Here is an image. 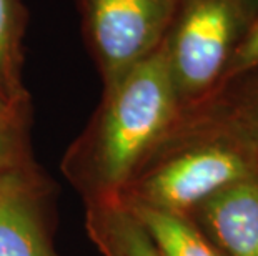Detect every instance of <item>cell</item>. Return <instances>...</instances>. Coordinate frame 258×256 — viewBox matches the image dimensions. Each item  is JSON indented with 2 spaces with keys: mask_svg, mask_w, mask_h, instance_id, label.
I'll list each match as a JSON object with an SVG mask.
<instances>
[{
  "mask_svg": "<svg viewBox=\"0 0 258 256\" xmlns=\"http://www.w3.org/2000/svg\"><path fill=\"white\" fill-rule=\"evenodd\" d=\"M258 67V10L248 32L233 53L232 62L228 65L227 75H238Z\"/></svg>",
  "mask_w": 258,
  "mask_h": 256,
  "instance_id": "cell-11",
  "label": "cell"
},
{
  "mask_svg": "<svg viewBox=\"0 0 258 256\" xmlns=\"http://www.w3.org/2000/svg\"><path fill=\"white\" fill-rule=\"evenodd\" d=\"M85 226L100 256H162L120 197L89 201Z\"/></svg>",
  "mask_w": 258,
  "mask_h": 256,
  "instance_id": "cell-7",
  "label": "cell"
},
{
  "mask_svg": "<svg viewBox=\"0 0 258 256\" xmlns=\"http://www.w3.org/2000/svg\"><path fill=\"white\" fill-rule=\"evenodd\" d=\"M178 0H80L84 34L108 87L162 47Z\"/></svg>",
  "mask_w": 258,
  "mask_h": 256,
  "instance_id": "cell-4",
  "label": "cell"
},
{
  "mask_svg": "<svg viewBox=\"0 0 258 256\" xmlns=\"http://www.w3.org/2000/svg\"><path fill=\"white\" fill-rule=\"evenodd\" d=\"M123 200V198H122ZM162 256H225L188 216L123 200Z\"/></svg>",
  "mask_w": 258,
  "mask_h": 256,
  "instance_id": "cell-8",
  "label": "cell"
},
{
  "mask_svg": "<svg viewBox=\"0 0 258 256\" xmlns=\"http://www.w3.org/2000/svg\"><path fill=\"white\" fill-rule=\"evenodd\" d=\"M256 10L258 0H178L162 45L182 108L227 75Z\"/></svg>",
  "mask_w": 258,
  "mask_h": 256,
  "instance_id": "cell-2",
  "label": "cell"
},
{
  "mask_svg": "<svg viewBox=\"0 0 258 256\" xmlns=\"http://www.w3.org/2000/svg\"><path fill=\"white\" fill-rule=\"evenodd\" d=\"M182 112L163 45L135 65L103 97L89 127L70 146L63 172L87 203L117 198Z\"/></svg>",
  "mask_w": 258,
  "mask_h": 256,
  "instance_id": "cell-1",
  "label": "cell"
},
{
  "mask_svg": "<svg viewBox=\"0 0 258 256\" xmlns=\"http://www.w3.org/2000/svg\"><path fill=\"white\" fill-rule=\"evenodd\" d=\"M251 175L248 156L217 135L183 145L145 177L130 182L120 198L186 216L212 195Z\"/></svg>",
  "mask_w": 258,
  "mask_h": 256,
  "instance_id": "cell-3",
  "label": "cell"
},
{
  "mask_svg": "<svg viewBox=\"0 0 258 256\" xmlns=\"http://www.w3.org/2000/svg\"><path fill=\"white\" fill-rule=\"evenodd\" d=\"M27 110L29 107H19L7 100L0 92V122H17L27 123Z\"/></svg>",
  "mask_w": 258,
  "mask_h": 256,
  "instance_id": "cell-12",
  "label": "cell"
},
{
  "mask_svg": "<svg viewBox=\"0 0 258 256\" xmlns=\"http://www.w3.org/2000/svg\"><path fill=\"white\" fill-rule=\"evenodd\" d=\"M255 135H256V141H258V117L255 120Z\"/></svg>",
  "mask_w": 258,
  "mask_h": 256,
  "instance_id": "cell-13",
  "label": "cell"
},
{
  "mask_svg": "<svg viewBox=\"0 0 258 256\" xmlns=\"http://www.w3.org/2000/svg\"><path fill=\"white\" fill-rule=\"evenodd\" d=\"M205 235L225 256H258V177L212 195L195 210Z\"/></svg>",
  "mask_w": 258,
  "mask_h": 256,
  "instance_id": "cell-6",
  "label": "cell"
},
{
  "mask_svg": "<svg viewBox=\"0 0 258 256\" xmlns=\"http://www.w3.org/2000/svg\"><path fill=\"white\" fill-rule=\"evenodd\" d=\"M25 161V123L0 122V173Z\"/></svg>",
  "mask_w": 258,
  "mask_h": 256,
  "instance_id": "cell-10",
  "label": "cell"
},
{
  "mask_svg": "<svg viewBox=\"0 0 258 256\" xmlns=\"http://www.w3.org/2000/svg\"><path fill=\"white\" fill-rule=\"evenodd\" d=\"M42 190L29 161L0 173V256H57Z\"/></svg>",
  "mask_w": 258,
  "mask_h": 256,
  "instance_id": "cell-5",
  "label": "cell"
},
{
  "mask_svg": "<svg viewBox=\"0 0 258 256\" xmlns=\"http://www.w3.org/2000/svg\"><path fill=\"white\" fill-rule=\"evenodd\" d=\"M27 27V10L22 0H0V92L19 107H29L22 83V42Z\"/></svg>",
  "mask_w": 258,
  "mask_h": 256,
  "instance_id": "cell-9",
  "label": "cell"
}]
</instances>
